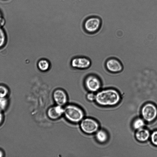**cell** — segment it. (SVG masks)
<instances>
[{
  "instance_id": "6da1fadb",
  "label": "cell",
  "mask_w": 157,
  "mask_h": 157,
  "mask_svg": "<svg viewBox=\"0 0 157 157\" xmlns=\"http://www.w3.org/2000/svg\"><path fill=\"white\" fill-rule=\"evenodd\" d=\"M120 97L118 91L113 88H107L98 92L95 94L97 103L103 106L113 105L118 103Z\"/></svg>"
},
{
  "instance_id": "7a4b0ae2",
  "label": "cell",
  "mask_w": 157,
  "mask_h": 157,
  "mask_svg": "<svg viewBox=\"0 0 157 157\" xmlns=\"http://www.w3.org/2000/svg\"><path fill=\"white\" fill-rule=\"evenodd\" d=\"M64 108L63 114L67 120L71 122L77 123L83 119L84 113L82 110L74 105H69Z\"/></svg>"
},
{
  "instance_id": "3957f363",
  "label": "cell",
  "mask_w": 157,
  "mask_h": 157,
  "mask_svg": "<svg viewBox=\"0 0 157 157\" xmlns=\"http://www.w3.org/2000/svg\"><path fill=\"white\" fill-rule=\"evenodd\" d=\"M102 25L101 18L98 16H92L88 18L84 21V27L87 32L94 34L98 32Z\"/></svg>"
},
{
  "instance_id": "277c9868",
  "label": "cell",
  "mask_w": 157,
  "mask_h": 157,
  "mask_svg": "<svg viewBox=\"0 0 157 157\" xmlns=\"http://www.w3.org/2000/svg\"><path fill=\"white\" fill-rule=\"evenodd\" d=\"M85 85L86 89L90 92L98 91L102 88V82L99 78L94 74L87 76L85 80Z\"/></svg>"
},
{
  "instance_id": "5b68a950",
  "label": "cell",
  "mask_w": 157,
  "mask_h": 157,
  "mask_svg": "<svg viewBox=\"0 0 157 157\" xmlns=\"http://www.w3.org/2000/svg\"><path fill=\"white\" fill-rule=\"evenodd\" d=\"M80 127L82 131L85 133L91 134L98 130L99 125L94 120L90 118L83 119L80 122Z\"/></svg>"
},
{
  "instance_id": "8992f818",
  "label": "cell",
  "mask_w": 157,
  "mask_h": 157,
  "mask_svg": "<svg viewBox=\"0 0 157 157\" xmlns=\"http://www.w3.org/2000/svg\"><path fill=\"white\" fill-rule=\"evenodd\" d=\"M141 114L145 121L149 122L153 121L157 117V107L152 104H147L143 107Z\"/></svg>"
},
{
  "instance_id": "52a82bcc",
  "label": "cell",
  "mask_w": 157,
  "mask_h": 157,
  "mask_svg": "<svg viewBox=\"0 0 157 157\" xmlns=\"http://www.w3.org/2000/svg\"><path fill=\"white\" fill-rule=\"evenodd\" d=\"M71 66L79 69H84L89 68L91 65V61L86 57H79L73 59L71 62Z\"/></svg>"
},
{
  "instance_id": "ba28073f",
  "label": "cell",
  "mask_w": 157,
  "mask_h": 157,
  "mask_svg": "<svg viewBox=\"0 0 157 157\" xmlns=\"http://www.w3.org/2000/svg\"><path fill=\"white\" fill-rule=\"evenodd\" d=\"M105 65L107 69L112 73L121 72L123 69L121 62L116 58H111L108 59L106 61Z\"/></svg>"
},
{
  "instance_id": "9c48e42d",
  "label": "cell",
  "mask_w": 157,
  "mask_h": 157,
  "mask_svg": "<svg viewBox=\"0 0 157 157\" xmlns=\"http://www.w3.org/2000/svg\"><path fill=\"white\" fill-rule=\"evenodd\" d=\"M53 97L57 105L62 106L67 102V95L65 92L62 89H57L55 90L53 94Z\"/></svg>"
},
{
  "instance_id": "30bf717a",
  "label": "cell",
  "mask_w": 157,
  "mask_h": 157,
  "mask_svg": "<svg viewBox=\"0 0 157 157\" xmlns=\"http://www.w3.org/2000/svg\"><path fill=\"white\" fill-rule=\"evenodd\" d=\"M64 108L62 106L57 105L50 107L47 111L48 117L52 120H56L63 114Z\"/></svg>"
},
{
  "instance_id": "8fae6325",
  "label": "cell",
  "mask_w": 157,
  "mask_h": 157,
  "mask_svg": "<svg viewBox=\"0 0 157 157\" xmlns=\"http://www.w3.org/2000/svg\"><path fill=\"white\" fill-rule=\"evenodd\" d=\"M150 135L149 131L143 128L137 130L135 134L136 139L141 142L147 141Z\"/></svg>"
},
{
  "instance_id": "7c38bea8",
  "label": "cell",
  "mask_w": 157,
  "mask_h": 157,
  "mask_svg": "<svg viewBox=\"0 0 157 157\" xmlns=\"http://www.w3.org/2000/svg\"><path fill=\"white\" fill-rule=\"evenodd\" d=\"M37 66L40 71H47L50 68V63L47 59H42L38 62Z\"/></svg>"
},
{
  "instance_id": "4fadbf2b",
  "label": "cell",
  "mask_w": 157,
  "mask_h": 157,
  "mask_svg": "<svg viewBox=\"0 0 157 157\" xmlns=\"http://www.w3.org/2000/svg\"><path fill=\"white\" fill-rule=\"evenodd\" d=\"M96 137L99 142L103 143L105 142L107 140V135L105 131L100 130L97 132Z\"/></svg>"
},
{
  "instance_id": "5bb4252c",
  "label": "cell",
  "mask_w": 157,
  "mask_h": 157,
  "mask_svg": "<svg viewBox=\"0 0 157 157\" xmlns=\"http://www.w3.org/2000/svg\"><path fill=\"white\" fill-rule=\"evenodd\" d=\"M144 125V121L141 118H138L136 119L134 121L133 124L134 128L137 130L143 128Z\"/></svg>"
},
{
  "instance_id": "9a60e30c",
  "label": "cell",
  "mask_w": 157,
  "mask_h": 157,
  "mask_svg": "<svg viewBox=\"0 0 157 157\" xmlns=\"http://www.w3.org/2000/svg\"><path fill=\"white\" fill-rule=\"evenodd\" d=\"M6 41V35L4 31L0 26V48L4 46Z\"/></svg>"
},
{
  "instance_id": "2e32d148",
  "label": "cell",
  "mask_w": 157,
  "mask_h": 157,
  "mask_svg": "<svg viewBox=\"0 0 157 157\" xmlns=\"http://www.w3.org/2000/svg\"><path fill=\"white\" fill-rule=\"evenodd\" d=\"M8 104V100L6 97H0V109L2 111L6 108Z\"/></svg>"
},
{
  "instance_id": "e0dca14e",
  "label": "cell",
  "mask_w": 157,
  "mask_h": 157,
  "mask_svg": "<svg viewBox=\"0 0 157 157\" xmlns=\"http://www.w3.org/2000/svg\"><path fill=\"white\" fill-rule=\"evenodd\" d=\"M9 90L6 86L0 85V97H6L8 94Z\"/></svg>"
},
{
  "instance_id": "ac0fdd59",
  "label": "cell",
  "mask_w": 157,
  "mask_h": 157,
  "mask_svg": "<svg viewBox=\"0 0 157 157\" xmlns=\"http://www.w3.org/2000/svg\"><path fill=\"white\" fill-rule=\"evenodd\" d=\"M151 141L152 144L157 146V130L154 131L151 136Z\"/></svg>"
},
{
  "instance_id": "d6986e66",
  "label": "cell",
  "mask_w": 157,
  "mask_h": 157,
  "mask_svg": "<svg viewBox=\"0 0 157 157\" xmlns=\"http://www.w3.org/2000/svg\"><path fill=\"white\" fill-rule=\"evenodd\" d=\"M87 99L90 101H92L95 100V94L93 92H91L88 94L86 95Z\"/></svg>"
},
{
  "instance_id": "ffe728a7",
  "label": "cell",
  "mask_w": 157,
  "mask_h": 157,
  "mask_svg": "<svg viewBox=\"0 0 157 157\" xmlns=\"http://www.w3.org/2000/svg\"><path fill=\"white\" fill-rule=\"evenodd\" d=\"M3 118V115L2 110L0 109V124L2 123Z\"/></svg>"
},
{
  "instance_id": "44dd1931",
  "label": "cell",
  "mask_w": 157,
  "mask_h": 157,
  "mask_svg": "<svg viewBox=\"0 0 157 157\" xmlns=\"http://www.w3.org/2000/svg\"><path fill=\"white\" fill-rule=\"evenodd\" d=\"M3 153L2 151L0 150V157H2L3 156Z\"/></svg>"
},
{
  "instance_id": "7402d4cb",
  "label": "cell",
  "mask_w": 157,
  "mask_h": 157,
  "mask_svg": "<svg viewBox=\"0 0 157 157\" xmlns=\"http://www.w3.org/2000/svg\"><path fill=\"white\" fill-rule=\"evenodd\" d=\"M1 17V14L0 13V18Z\"/></svg>"
}]
</instances>
